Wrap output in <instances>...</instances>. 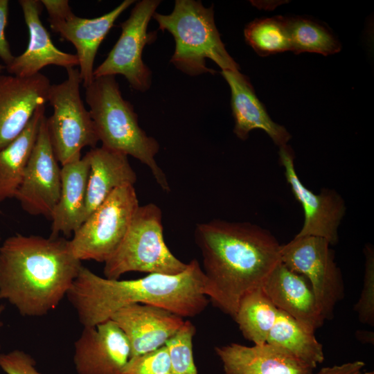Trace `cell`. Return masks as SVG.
Wrapping results in <instances>:
<instances>
[{
  "label": "cell",
  "instance_id": "obj_15",
  "mask_svg": "<svg viewBox=\"0 0 374 374\" xmlns=\"http://www.w3.org/2000/svg\"><path fill=\"white\" fill-rule=\"evenodd\" d=\"M50 85L41 73L29 78L0 73V150L23 131L37 108L45 105Z\"/></svg>",
  "mask_w": 374,
  "mask_h": 374
},
{
  "label": "cell",
  "instance_id": "obj_17",
  "mask_svg": "<svg viewBox=\"0 0 374 374\" xmlns=\"http://www.w3.org/2000/svg\"><path fill=\"white\" fill-rule=\"evenodd\" d=\"M19 3L28 27L29 40L25 51L6 66L7 71L19 78H29L48 65L64 67L66 70L78 66L75 54L62 51L53 43L40 19L42 10L40 1L20 0Z\"/></svg>",
  "mask_w": 374,
  "mask_h": 374
},
{
  "label": "cell",
  "instance_id": "obj_36",
  "mask_svg": "<svg viewBox=\"0 0 374 374\" xmlns=\"http://www.w3.org/2000/svg\"><path fill=\"white\" fill-rule=\"evenodd\" d=\"M6 66L0 64V73H1L2 70L5 69Z\"/></svg>",
  "mask_w": 374,
  "mask_h": 374
},
{
  "label": "cell",
  "instance_id": "obj_22",
  "mask_svg": "<svg viewBox=\"0 0 374 374\" xmlns=\"http://www.w3.org/2000/svg\"><path fill=\"white\" fill-rule=\"evenodd\" d=\"M89 172L86 197V219L116 189L133 185L137 180L127 155L103 147L91 148L87 154Z\"/></svg>",
  "mask_w": 374,
  "mask_h": 374
},
{
  "label": "cell",
  "instance_id": "obj_13",
  "mask_svg": "<svg viewBox=\"0 0 374 374\" xmlns=\"http://www.w3.org/2000/svg\"><path fill=\"white\" fill-rule=\"evenodd\" d=\"M130 358L129 341L112 319L84 327L74 343L73 359L78 374H122Z\"/></svg>",
  "mask_w": 374,
  "mask_h": 374
},
{
  "label": "cell",
  "instance_id": "obj_3",
  "mask_svg": "<svg viewBox=\"0 0 374 374\" xmlns=\"http://www.w3.org/2000/svg\"><path fill=\"white\" fill-rule=\"evenodd\" d=\"M82 266L65 238L12 235L0 247V299L21 316H44L66 296Z\"/></svg>",
  "mask_w": 374,
  "mask_h": 374
},
{
  "label": "cell",
  "instance_id": "obj_29",
  "mask_svg": "<svg viewBox=\"0 0 374 374\" xmlns=\"http://www.w3.org/2000/svg\"><path fill=\"white\" fill-rule=\"evenodd\" d=\"M365 269L363 287L359 298L355 305L359 321L374 326V248L367 244L364 249Z\"/></svg>",
  "mask_w": 374,
  "mask_h": 374
},
{
  "label": "cell",
  "instance_id": "obj_21",
  "mask_svg": "<svg viewBox=\"0 0 374 374\" xmlns=\"http://www.w3.org/2000/svg\"><path fill=\"white\" fill-rule=\"evenodd\" d=\"M89 172L87 154L62 166L60 198L51 219V237L71 235L85 221Z\"/></svg>",
  "mask_w": 374,
  "mask_h": 374
},
{
  "label": "cell",
  "instance_id": "obj_23",
  "mask_svg": "<svg viewBox=\"0 0 374 374\" xmlns=\"http://www.w3.org/2000/svg\"><path fill=\"white\" fill-rule=\"evenodd\" d=\"M45 116V105L37 108L23 131L0 150V202L15 197Z\"/></svg>",
  "mask_w": 374,
  "mask_h": 374
},
{
  "label": "cell",
  "instance_id": "obj_14",
  "mask_svg": "<svg viewBox=\"0 0 374 374\" xmlns=\"http://www.w3.org/2000/svg\"><path fill=\"white\" fill-rule=\"evenodd\" d=\"M114 321L126 336L131 357L165 346L183 326L184 318L166 309L143 303H131L116 311Z\"/></svg>",
  "mask_w": 374,
  "mask_h": 374
},
{
  "label": "cell",
  "instance_id": "obj_32",
  "mask_svg": "<svg viewBox=\"0 0 374 374\" xmlns=\"http://www.w3.org/2000/svg\"><path fill=\"white\" fill-rule=\"evenodd\" d=\"M8 10L9 1L8 0H0V58L6 66L10 64L15 58L5 35V28L8 23Z\"/></svg>",
  "mask_w": 374,
  "mask_h": 374
},
{
  "label": "cell",
  "instance_id": "obj_24",
  "mask_svg": "<svg viewBox=\"0 0 374 374\" xmlns=\"http://www.w3.org/2000/svg\"><path fill=\"white\" fill-rule=\"evenodd\" d=\"M266 343L284 350L313 369L324 360L323 346L316 339L314 332L280 310Z\"/></svg>",
  "mask_w": 374,
  "mask_h": 374
},
{
  "label": "cell",
  "instance_id": "obj_9",
  "mask_svg": "<svg viewBox=\"0 0 374 374\" xmlns=\"http://www.w3.org/2000/svg\"><path fill=\"white\" fill-rule=\"evenodd\" d=\"M330 246L323 238L295 236L280 247L281 262L308 280L324 320L333 318L344 295L342 275Z\"/></svg>",
  "mask_w": 374,
  "mask_h": 374
},
{
  "label": "cell",
  "instance_id": "obj_37",
  "mask_svg": "<svg viewBox=\"0 0 374 374\" xmlns=\"http://www.w3.org/2000/svg\"><path fill=\"white\" fill-rule=\"evenodd\" d=\"M0 240H1V233H0Z\"/></svg>",
  "mask_w": 374,
  "mask_h": 374
},
{
  "label": "cell",
  "instance_id": "obj_20",
  "mask_svg": "<svg viewBox=\"0 0 374 374\" xmlns=\"http://www.w3.org/2000/svg\"><path fill=\"white\" fill-rule=\"evenodd\" d=\"M221 74L231 89L233 132L236 136L246 140L253 130L260 129L279 148L287 145L291 134L284 126L271 118L249 78L239 71H222Z\"/></svg>",
  "mask_w": 374,
  "mask_h": 374
},
{
  "label": "cell",
  "instance_id": "obj_8",
  "mask_svg": "<svg viewBox=\"0 0 374 374\" xmlns=\"http://www.w3.org/2000/svg\"><path fill=\"white\" fill-rule=\"evenodd\" d=\"M139 206L133 185L114 190L73 233L69 246L74 256L105 262L121 244Z\"/></svg>",
  "mask_w": 374,
  "mask_h": 374
},
{
  "label": "cell",
  "instance_id": "obj_5",
  "mask_svg": "<svg viewBox=\"0 0 374 374\" xmlns=\"http://www.w3.org/2000/svg\"><path fill=\"white\" fill-rule=\"evenodd\" d=\"M161 31L174 37L175 52L170 62L184 73L195 76L215 71L206 66L213 60L222 71H239L238 64L226 50L215 26L213 6L204 7L200 1L177 0L168 15L154 12Z\"/></svg>",
  "mask_w": 374,
  "mask_h": 374
},
{
  "label": "cell",
  "instance_id": "obj_1",
  "mask_svg": "<svg viewBox=\"0 0 374 374\" xmlns=\"http://www.w3.org/2000/svg\"><path fill=\"white\" fill-rule=\"evenodd\" d=\"M195 238L202 256L204 294L233 318L242 296L262 287L281 262L277 239L250 222L214 220L199 224Z\"/></svg>",
  "mask_w": 374,
  "mask_h": 374
},
{
  "label": "cell",
  "instance_id": "obj_31",
  "mask_svg": "<svg viewBox=\"0 0 374 374\" xmlns=\"http://www.w3.org/2000/svg\"><path fill=\"white\" fill-rule=\"evenodd\" d=\"M31 355L21 350L0 353V368L6 374H42Z\"/></svg>",
  "mask_w": 374,
  "mask_h": 374
},
{
  "label": "cell",
  "instance_id": "obj_11",
  "mask_svg": "<svg viewBox=\"0 0 374 374\" xmlns=\"http://www.w3.org/2000/svg\"><path fill=\"white\" fill-rule=\"evenodd\" d=\"M44 116L15 195L22 208L32 215L51 220L61 189V168L53 150Z\"/></svg>",
  "mask_w": 374,
  "mask_h": 374
},
{
  "label": "cell",
  "instance_id": "obj_4",
  "mask_svg": "<svg viewBox=\"0 0 374 374\" xmlns=\"http://www.w3.org/2000/svg\"><path fill=\"white\" fill-rule=\"evenodd\" d=\"M85 100L102 147L132 156L146 165L159 186L170 187L155 156L159 144L139 126L132 105L122 96L114 75L94 78L85 88Z\"/></svg>",
  "mask_w": 374,
  "mask_h": 374
},
{
  "label": "cell",
  "instance_id": "obj_33",
  "mask_svg": "<svg viewBox=\"0 0 374 374\" xmlns=\"http://www.w3.org/2000/svg\"><path fill=\"white\" fill-rule=\"evenodd\" d=\"M365 363L360 360L346 362L340 365L323 367L316 373L312 374H361Z\"/></svg>",
  "mask_w": 374,
  "mask_h": 374
},
{
  "label": "cell",
  "instance_id": "obj_26",
  "mask_svg": "<svg viewBox=\"0 0 374 374\" xmlns=\"http://www.w3.org/2000/svg\"><path fill=\"white\" fill-rule=\"evenodd\" d=\"M291 51L315 53L325 56L339 53L341 45L327 27L305 17H286Z\"/></svg>",
  "mask_w": 374,
  "mask_h": 374
},
{
  "label": "cell",
  "instance_id": "obj_12",
  "mask_svg": "<svg viewBox=\"0 0 374 374\" xmlns=\"http://www.w3.org/2000/svg\"><path fill=\"white\" fill-rule=\"evenodd\" d=\"M278 153L287 182L304 212L302 228L295 236L320 237L330 245L336 244L339 240L338 228L346 211L343 197L329 188L314 193L302 183L296 172L292 148L286 145L279 148Z\"/></svg>",
  "mask_w": 374,
  "mask_h": 374
},
{
  "label": "cell",
  "instance_id": "obj_34",
  "mask_svg": "<svg viewBox=\"0 0 374 374\" xmlns=\"http://www.w3.org/2000/svg\"><path fill=\"white\" fill-rule=\"evenodd\" d=\"M4 310H5V305L1 304L0 305V328L3 326V322L1 320V314L3 313V312L4 311ZM0 349H1V344H0Z\"/></svg>",
  "mask_w": 374,
  "mask_h": 374
},
{
  "label": "cell",
  "instance_id": "obj_10",
  "mask_svg": "<svg viewBox=\"0 0 374 374\" xmlns=\"http://www.w3.org/2000/svg\"><path fill=\"white\" fill-rule=\"evenodd\" d=\"M159 0L136 3L130 17L121 25V34L106 59L93 71L94 78L122 75L135 90L145 92L151 85L152 73L143 61L145 46L156 33H148V24L160 4Z\"/></svg>",
  "mask_w": 374,
  "mask_h": 374
},
{
  "label": "cell",
  "instance_id": "obj_16",
  "mask_svg": "<svg viewBox=\"0 0 374 374\" xmlns=\"http://www.w3.org/2000/svg\"><path fill=\"white\" fill-rule=\"evenodd\" d=\"M134 2L125 0L110 12L96 18L80 17L72 10L59 17H48L52 30L75 46L84 88L94 79V60L100 44L118 17Z\"/></svg>",
  "mask_w": 374,
  "mask_h": 374
},
{
  "label": "cell",
  "instance_id": "obj_27",
  "mask_svg": "<svg viewBox=\"0 0 374 374\" xmlns=\"http://www.w3.org/2000/svg\"><path fill=\"white\" fill-rule=\"evenodd\" d=\"M244 35L260 56L291 51L287 18L282 16L254 19L244 28Z\"/></svg>",
  "mask_w": 374,
  "mask_h": 374
},
{
  "label": "cell",
  "instance_id": "obj_35",
  "mask_svg": "<svg viewBox=\"0 0 374 374\" xmlns=\"http://www.w3.org/2000/svg\"><path fill=\"white\" fill-rule=\"evenodd\" d=\"M361 374H374L373 371H363Z\"/></svg>",
  "mask_w": 374,
  "mask_h": 374
},
{
  "label": "cell",
  "instance_id": "obj_18",
  "mask_svg": "<svg viewBox=\"0 0 374 374\" xmlns=\"http://www.w3.org/2000/svg\"><path fill=\"white\" fill-rule=\"evenodd\" d=\"M262 289L280 311L312 332L321 327L324 319L308 280L280 262L264 282Z\"/></svg>",
  "mask_w": 374,
  "mask_h": 374
},
{
  "label": "cell",
  "instance_id": "obj_28",
  "mask_svg": "<svg viewBox=\"0 0 374 374\" xmlns=\"http://www.w3.org/2000/svg\"><path fill=\"white\" fill-rule=\"evenodd\" d=\"M195 327L185 321L180 330L165 344L170 362V374H198L193 350V339Z\"/></svg>",
  "mask_w": 374,
  "mask_h": 374
},
{
  "label": "cell",
  "instance_id": "obj_30",
  "mask_svg": "<svg viewBox=\"0 0 374 374\" xmlns=\"http://www.w3.org/2000/svg\"><path fill=\"white\" fill-rule=\"evenodd\" d=\"M170 362L166 346L131 357L122 374H170Z\"/></svg>",
  "mask_w": 374,
  "mask_h": 374
},
{
  "label": "cell",
  "instance_id": "obj_19",
  "mask_svg": "<svg viewBox=\"0 0 374 374\" xmlns=\"http://www.w3.org/2000/svg\"><path fill=\"white\" fill-rule=\"evenodd\" d=\"M224 374H312L314 369L267 343L247 346L237 343L215 347Z\"/></svg>",
  "mask_w": 374,
  "mask_h": 374
},
{
  "label": "cell",
  "instance_id": "obj_2",
  "mask_svg": "<svg viewBox=\"0 0 374 374\" xmlns=\"http://www.w3.org/2000/svg\"><path fill=\"white\" fill-rule=\"evenodd\" d=\"M204 275L196 259L175 275L149 274L134 280L108 279L82 266L66 297L84 327H94L110 319L123 306L143 303L193 317L208 305Z\"/></svg>",
  "mask_w": 374,
  "mask_h": 374
},
{
  "label": "cell",
  "instance_id": "obj_7",
  "mask_svg": "<svg viewBox=\"0 0 374 374\" xmlns=\"http://www.w3.org/2000/svg\"><path fill=\"white\" fill-rule=\"evenodd\" d=\"M66 72L65 80L48 88L47 102L53 112L46 118L53 150L62 166L80 158L82 149L96 148L99 141L90 112L81 98L79 69L70 68Z\"/></svg>",
  "mask_w": 374,
  "mask_h": 374
},
{
  "label": "cell",
  "instance_id": "obj_6",
  "mask_svg": "<svg viewBox=\"0 0 374 374\" xmlns=\"http://www.w3.org/2000/svg\"><path fill=\"white\" fill-rule=\"evenodd\" d=\"M104 263L108 279H119L130 271L175 275L188 267L167 247L162 213L154 203L139 206L121 244Z\"/></svg>",
  "mask_w": 374,
  "mask_h": 374
},
{
  "label": "cell",
  "instance_id": "obj_25",
  "mask_svg": "<svg viewBox=\"0 0 374 374\" xmlns=\"http://www.w3.org/2000/svg\"><path fill=\"white\" fill-rule=\"evenodd\" d=\"M278 313L262 287L252 290L240 299L233 317L245 339L254 344L266 343Z\"/></svg>",
  "mask_w": 374,
  "mask_h": 374
}]
</instances>
